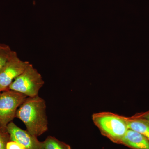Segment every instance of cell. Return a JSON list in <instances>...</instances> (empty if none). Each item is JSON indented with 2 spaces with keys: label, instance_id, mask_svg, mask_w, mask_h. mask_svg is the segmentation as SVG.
I'll return each instance as SVG.
<instances>
[{
  "label": "cell",
  "instance_id": "6da1fadb",
  "mask_svg": "<svg viewBox=\"0 0 149 149\" xmlns=\"http://www.w3.org/2000/svg\"><path fill=\"white\" fill-rule=\"evenodd\" d=\"M45 101L39 95L27 97L19 107L15 117L24 123L26 130L36 137L48 130Z\"/></svg>",
  "mask_w": 149,
  "mask_h": 149
},
{
  "label": "cell",
  "instance_id": "7a4b0ae2",
  "mask_svg": "<svg viewBox=\"0 0 149 149\" xmlns=\"http://www.w3.org/2000/svg\"><path fill=\"white\" fill-rule=\"evenodd\" d=\"M93 120L104 135L115 143H120L128 129L127 119L108 113L93 116Z\"/></svg>",
  "mask_w": 149,
  "mask_h": 149
},
{
  "label": "cell",
  "instance_id": "3957f363",
  "mask_svg": "<svg viewBox=\"0 0 149 149\" xmlns=\"http://www.w3.org/2000/svg\"><path fill=\"white\" fill-rule=\"evenodd\" d=\"M44 83L40 72L29 63L23 72L11 84L8 89L32 97L38 95Z\"/></svg>",
  "mask_w": 149,
  "mask_h": 149
},
{
  "label": "cell",
  "instance_id": "277c9868",
  "mask_svg": "<svg viewBox=\"0 0 149 149\" xmlns=\"http://www.w3.org/2000/svg\"><path fill=\"white\" fill-rule=\"evenodd\" d=\"M27 96L10 90L0 93V128L7 131L8 123L15 118L16 112Z\"/></svg>",
  "mask_w": 149,
  "mask_h": 149
},
{
  "label": "cell",
  "instance_id": "5b68a950",
  "mask_svg": "<svg viewBox=\"0 0 149 149\" xmlns=\"http://www.w3.org/2000/svg\"><path fill=\"white\" fill-rule=\"evenodd\" d=\"M29 63V62L20 59L14 51L0 71V93L8 90L10 85L23 72Z\"/></svg>",
  "mask_w": 149,
  "mask_h": 149
},
{
  "label": "cell",
  "instance_id": "8992f818",
  "mask_svg": "<svg viewBox=\"0 0 149 149\" xmlns=\"http://www.w3.org/2000/svg\"><path fill=\"white\" fill-rule=\"evenodd\" d=\"M10 141H15L23 146L26 149H44L43 142H40L37 137L33 136L27 130L19 128L11 122L6 128Z\"/></svg>",
  "mask_w": 149,
  "mask_h": 149
},
{
  "label": "cell",
  "instance_id": "52a82bcc",
  "mask_svg": "<svg viewBox=\"0 0 149 149\" xmlns=\"http://www.w3.org/2000/svg\"><path fill=\"white\" fill-rule=\"evenodd\" d=\"M120 143L133 149H149V140L138 132L128 129Z\"/></svg>",
  "mask_w": 149,
  "mask_h": 149
},
{
  "label": "cell",
  "instance_id": "ba28073f",
  "mask_svg": "<svg viewBox=\"0 0 149 149\" xmlns=\"http://www.w3.org/2000/svg\"><path fill=\"white\" fill-rule=\"evenodd\" d=\"M128 129L138 132L149 140V122L147 120L135 116L127 119Z\"/></svg>",
  "mask_w": 149,
  "mask_h": 149
},
{
  "label": "cell",
  "instance_id": "9c48e42d",
  "mask_svg": "<svg viewBox=\"0 0 149 149\" xmlns=\"http://www.w3.org/2000/svg\"><path fill=\"white\" fill-rule=\"evenodd\" d=\"M43 143L44 149H71L69 145L52 136H48Z\"/></svg>",
  "mask_w": 149,
  "mask_h": 149
},
{
  "label": "cell",
  "instance_id": "30bf717a",
  "mask_svg": "<svg viewBox=\"0 0 149 149\" xmlns=\"http://www.w3.org/2000/svg\"><path fill=\"white\" fill-rule=\"evenodd\" d=\"M14 52L8 45L0 43V71L12 56Z\"/></svg>",
  "mask_w": 149,
  "mask_h": 149
},
{
  "label": "cell",
  "instance_id": "8fae6325",
  "mask_svg": "<svg viewBox=\"0 0 149 149\" xmlns=\"http://www.w3.org/2000/svg\"><path fill=\"white\" fill-rule=\"evenodd\" d=\"M10 141V138L7 131L0 128V149H6L7 144Z\"/></svg>",
  "mask_w": 149,
  "mask_h": 149
},
{
  "label": "cell",
  "instance_id": "7c38bea8",
  "mask_svg": "<svg viewBox=\"0 0 149 149\" xmlns=\"http://www.w3.org/2000/svg\"><path fill=\"white\" fill-rule=\"evenodd\" d=\"M6 149H26L23 146L15 141H10L6 145Z\"/></svg>",
  "mask_w": 149,
  "mask_h": 149
},
{
  "label": "cell",
  "instance_id": "4fadbf2b",
  "mask_svg": "<svg viewBox=\"0 0 149 149\" xmlns=\"http://www.w3.org/2000/svg\"><path fill=\"white\" fill-rule=\"evenodd\" d=\"M136 116L145 119L149 122V111L143 113H141Z\"/></svg>",
  "mask_w": 149,
  "mask_h": 149
}]
</instances>
